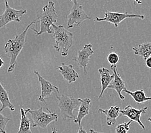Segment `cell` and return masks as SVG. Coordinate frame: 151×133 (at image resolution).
Here are the masks:
<instances>
[{"mask_svg": "<svg viewBox=\"0 0 151 133\" xmlns=\"http://www.w3.org/2000/svg\"><path fill=\"white\" fill-rule=\"evenodd\" d=\"M38 23H39V21L36 18L28 25L22 33L16 35L14 38L9 39L8 42L6 43L4 48V52L8 55L10 58L9 67L7 70L8 73H12L15 69L17 56H19L25 44V38H26L28 30L32 25L37 24Z\"/></svg>", "mask_w": 151, "mask_h": 133, "instance_id": "cell-1", "label": "cell"}, {"mask_svg": "<svg viewBox=\"0 0 151 133\" xmlns=\"http://www.w3.org/2000/svg\"><path fill=\"white\" fill-rule=\"evenodd\" d=\"M53 35L55 39L54 48L63 56H67L69 50L73 44V34L62 25H52Z\"/></svg>", "mask_w": 151, "mask_h": 133, "instance_id": "cell-2", "label": "cell"}, {"mask_svg": "<svg viewBox=\"0 0 151 133\" xmlns=\"http://www.w3.org/2000/svg\"><path fill=\"white\" fill-rule=\"evenodd\" d=\"M58 15L56 12L55 3L50 1L46 5L42 8V12L37 16V19L40 23V30L33 28V30L37 35H41L44 33H52L51 30L52 25L57 23V19Z\"/></svg>", "mask_w": 151, "mask_h": 133, "instance_id": "cell-3", "label": "cell"}, {"mask_svg": "<svg viewBox=\"0 0 151 133\" xmlns=\"http://www.w3.org/2000/svg\"><path fill=\"white\" fill-rule=\"evenodd\" d=\"M25 113L28 115L32 127H39L42 129H46L52 122L58 120V115L52 112L48 108H46V111H43L41 106L38 110H31L28 108L24 110Z\"/></svg>", "mask_w": 151, "mask_h": 133, "instance_id": "cell-4", "label": "cell"}, {"mask_svg": "<svg viewBox=\"0 0 151 133\" xmlns=\"http://www.w3.org/2000/svg\"><path fill=\"white\" fill-rule=\"evenodd\" d=\"M57 99L58 100V107L60 109L61 115H62L63 120L67 119L75 120V117L73 111L74 110L77 109L80 106L82 101V99L80 98H75L72 96L66 95H62L61 96L57 95Z\"/></svg>", "mask_w": 151, "mask_h": 133, "instance_id": "cell-5", "label": "cell"}, {"mask_svg": "<svg viewBox=\"0 0 151 133\" xmlns=\"http://www.w3.org/2000/svg\"><path fill=\"white\" fill-rule=\"evenodd\" d=\"M72 1L73 3L72 8L66 16L67 28L68 29L73 28L74 24H76L77 26H80L83 21L91 19V17H89L84 12L83 6L76 0H73Z\"/></svg>", "mask_w": 151, "mask_h": 133, "instance_id": "cell-6", "label": "cell"}, {"mask_svg": "<svg viewBox=\"0 0 151 133\" xmlns=\"http://www.w3.org/2000/svg\"><path fill=\"white\" fill-rule=\"evenodd\" d=\"M127 18H138V19H144L145 16L143 15H137V14H129L128 12L120 13L111 12L109 10L104 14V17L102 18L96 17L94 21L95 22H102V21H106V22L113 24L114 26L117 28L119 24Z\"/></svg>", "mask_w": 151, "mask_h": 133, "instance_id": "cell-7", "label": "cell"}, {"mask_svg": "<svg viewBox=\"0 0 151 133\" xmlns=\"http://www.w3.org/2000/svg\"><path fill=\"white\" fill-rule=\"evenodd\" d=\"M5 12L0 15V30L12 21L20 22L21 17L27 13V10L25 9L16 10L10 7L7 1H5Z\"/></svg>", "mask_w": 151, "mask_h": 133, "instance_id": "cell-8", "label": "cell"}, {"mask_svg": "<svg viewBox=\"0 0 151 133\" xmlns=\"http://www.w3.org/2000/svg\"><path fill=\"white\" fill-rule=\"evenodd\" d=\"M34 73L38 78L39 82L41 85V93L38 97L39 101L45 102L46 99L48 98L53 92H57V93H59L58 87L53 85L50 81L45 80L44 78L41 76L38 71L35 70Z\"/></svg>", "mask_w": 151, "mask_h": 133, "instance_id": "cell-9", "label": "cell"}, {"mask_svg": "<svg viewBox=\"0 0 151 133\" xmlns=\"http://www.w3.org/2000/svg\"><path fill=\"white\" fill-rule=\"evenodd\" d=\"M94 51L91 44H86L84 48L77 53V55L74 57L73 60L76 62L78 67L84 69L85 74H87V67L90 60V57L93 55Z\"/></svg>", "mask_w": 151, "mask_h": 133, "instance_id": "cell-10", "label": "cell"}, {"mask_svg": "<svg viewBox=\"0 0 151 133\" xmlns=\"http://www.w3.org/2000/svg\"><path fill=\"white\" fill-rule=\"evenodd\" d=\"M148 110V107H145L142 109L137 110L133 107L132 106L129 105L125 107L124 110H120V113L122 116L126 117L132 122L138 123L143 130H145V125L141 121V117L143 114H145Z\"/></svg>", "mask_w": 151, "mask_h": 133, "instance_id": "cell-11", "label": "cell"}, {"mask_svg": "<svg viewBox=\"0 0 151 133\" xmlns=\"http://www.w3.org/2000/svg\"><path fill=\"white\" fill-rule=\"evenodd\" d=\"M111 69H112L113 72L114 79L107 88L113 89L114 90L116 91V93H118V96H119V98L121 100H124L125 99V97L122 94V92L127 90L126 86H125V83L123 80H122V78H121L120 74L118 73L116 65H111Z\"/></svg>", "mask_w": 151, "mask_h": 133, "instance_id": "cell-12", "label": "cell"}, {"mask_svg": "<svg viewBox=\"0 0 151 133\" xmlns=\"http://www.w3.org/2000/svg\"><path fill=\"white\" fill-rule=\"evenodd\" d=\"M57 70L68 83H72L79 78V75L73 69L72 65H66L63 63L60 66L57 67Z\"/></svg>", "mask_w": 151, "mask_h": 133, "instance_id": "cell-13", "label": "cell"}, {"mask_svg": "<svg viewBox=\"0 0 151 133\" xmlns=\"http://www.w3.org/2000/svg\"><path fill=\"white\" fill-rule=\"evenodd\" d=\"M99 111L106 116V123L108 126H113L116 123V119L120 115V108L119 106H111L109 109L103 110L99 108Z\"/></svg>", "mask_w": 151, "mask_h": 133, "instance_id": "cell-14", "label": "cell"}, {"mask_svg": "<svg viewBox=\"0 0 151 133\" xmlns=\"http://www.w3.org/2000/svg\"><path fill=\"white\" fill-rule=\"evenodd\" d=\"M98 71L100 74V83H101V92H100L99 96V99H100L102 97L104 92L108 88L109 85L113 80L114 75H111L110 74L109 70L105 67L100 68Z\"/></svg>", "mask_w": 151, "mask_h": 133, "instance_id": "cell-15", "label": "cell"}, {"mask_svg": "<svg viewBox=\"0 0 151 133\" xmlns=\"http://www.w3.org/2000/svg\"><path fill=\"white\" fill-rule=\"evenodd\" d=\"M91 102V100L89 98H86L82 99V101L81 104L80 106L78 107V112L77 117L73 120L74 123L78 124L79 127L81 126V122L83 118L88 115L89 113V110H90V104Z\"/></svg>", "mask_w": 151, "mask_h": 133, "instance_id": "cell-16", "label": "cell"}, {"mask_svg": "<svg viewBox=\"0 0 151 133\" xmlns=\"http://www.w3.org/2000/svg\"><path fill=\"white\" fill-rule=\"evenodd\" d=\"M0 102L1 103V107H0V112L5 108H9L11 111H15V107L10 102L9 93L3 87L0 82Z\"/></svg>", "mask_w": 151, "mask_h": 133, "instance_id": "cell-17", "label": "cell"}, {"mask_svg": "<svg viewBox=\"0 0 151 133\" xmlns=\"http://www.w3.org/2000/svg\"><path fill=\"white\" fill-rule=\"evenodd\" d=\"M21 120L19 130L17 133H32L31 131V122L23 108L20 109Z\"/></svg>", "mask_w": 151, "mask_h": 133, "instance_id": "cell-18", "label": "cell"}, {"mask_svg": "<svg viewBox=\"0 0 151 133\" xmlns=\"http://www.w3.org/2000/svg\"><path fill=\"white\" fill-rule=\"evenodd\" d=\"M132 51L136 55L142 56L145 60L151 56V42H145L138 45V47L132 48Z\"/></svg>", "mask_w": 151, "mask_h": 133, "instance_id": "cell-19", "label": "cell"}, {"mask_svg": "<svg viewBox=\"0 0 151 133\" xmlns=\"http://www.w3.org/2000/svg\"><path fill=\"white\" fill-rule=\"evenodd\" d=\"M125 93L131 95L137 104H143L147 101L151 100V97H147L143 90H139L134 92L125 90Z\"/></svg>", "mask_w": 151, "mask_h": 133, "instance_id": "cell-20", "label": "cell"}, {"mask_svg": "<svg viewBox=\"0 0 151 133\" xmlns=\"http://www.w3.org/2000/svg\"><path fill=\"white\" fill-rule=\"evenodd\" d=\"M132 121L129 120L127 122H124L121 124L117 125L115 128V133H128L129 131V126Z\"/></svg>", "mask_w": 151, "mask_h": 133, "instance_id": "cell-21", "label": "cell"}, {"mask_svg": "<svg viewBox=\"0 0 151 133\" xmlns=\"http://www.w3.org/2000/svg\"><path fill=\"white\" fill-rule=\"evenodd\" d=\"M10 118L6 117L0 112V133H6V127Z\"/></svg>", "mask_w": 151, "mask_h": 133, "instance_id": "cell-22", "label": "cell"}, {"mask_svg": "<svg viewBox=\"0 0 151 133\" xmlns=\"http://www.w3.org/2000/svg\"><path fill=\"white\" fill-rule=\"evenodd\" d=\"M119 56L116 53H111L107 56V61L111 65H115L119 62Z\"/></svg>", "mask_w": 151, "mask_h": 133, "instance_id": "cell-23", "label": "cell"}, {"mask_svg": "<svg viewBox=\"0 0 151 133\" xmlns=\"http://www.w3.org/2000/svg\"><path fill=\"white\" fill-rule=\"evenodd\" d=\"M145 64L147 67L151 69V56H150L149 58H147L145 60Z\"/></svg>", "mask_w": 151, "mask_h": 133, "instance_id": "cell-24", "label": "cell"}, {"mask_svg": "<svg viewBox=\"0 0 151 133\" xmlns=\"http://www.w3.org/2000/svg\"><path fill=\"white\" fill-rule=\"evenodd\" d=\"M77 133H87V132H86V131L85 129H84V127L81 125V127H79Z\"/></svg>", "mask_w": 151, "mask_h": 133, "instance_id": "cell-25", "label": "cell"}, {"mask_svg": "<svg viewBox=\"0 0 151 133\" xmlns=\"http://www.w3.org/2000/svg\"><path fill=\"white\" fill-rule=\"evenodd\" d=\"M3 65H4V62H3L2 58L0 57V68H1Z\"/></svg>", "mask_w": 151, "mask_h": 133, "instance_id": "cell-26", "label": "cell"}, {"mask_svg": "<svg viewBox=\"0 0 151 133\" xmlns=\"http://www.w3.org/2000/svg\"><path fill=\"white\" fill-rule=\"evenodd\" d=\"M89 132L90 133H104V132H99L95 131V130H93V129H89Z\"/></svg>", "mask_w": 151, "mask_h": 133, "instance_id": "cell-27", "label": "cell"}, {"mask_svg": "<svg viewBox=\"0 0 151 133\" xmlns=\"http://www.w3.org/2000/svg\"><path fill=\"white\" fill-rule=\"evenodd\" d=\"M52 133H58V132H57V129H56L55 128L53 127V128H52Z\"/></svg>", "mask_w": 151, "mask_h": 133, "instance_id": "cell-28", "label": "cell"}, {"mask_svg": "<svg viewBox=\"0 0 151 133\" xmlns=\"http://www.w3.org/2000/svg\"><path fill=\"white\" fill-rule=\"evenodd\" d=\"M148 120L150 122V123H151V117H150V118H148Z\"/></svg>", "mask_w": 151, "mask_h": 133, "instance_id": "cell-29", "label": "cell"}]
</instances>
